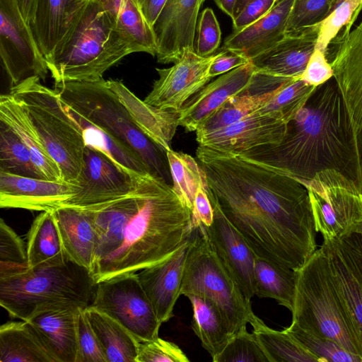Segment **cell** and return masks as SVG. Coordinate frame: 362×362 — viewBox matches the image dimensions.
Instances as JSON below:
<instances>
[{
  "label": "cell",
  "mask_w": 362,
  "mask_h": 362,
  "mask_svg": "<svg viewBox=\"0 0 362 362\" xmlns=\"http://www.w3.org/2000/svg\"><path fill=\"white\" fill-rule=\"evenodd\" d=\"M208 194L254 253L297 271L316 249L304 182L239 153L199 146Z\"/></svg>",
  "instance_id": "cell-1"
},
{
  "label": "cell",
  "mask_w": 362,
  "mask_h": 362,
  "mask_svg": "<svg viewBox=\"0 0 362 362\" xmlns=\"http://www.w3.org/2000/svg\"><path fill=\"white\" fill-rule=\"evenodd\" d=\"M302 182L334 170L357 185L359 167L351 119L334 77L315 88L277 145L240 153Z\"/></svg>",
  "instance_id": "cell-2"
},
{
  "label": "cell",
  "mask_w": 362,
  "mask_h": 362,
  "mask_svg": "<svg viewBox=\"0 0 362 362\" xmlns=\"http://www.w3.org/2000/svg\"><path fill=\"white\" fill-rule=\"evenodd\" d=\"M130 198L118 246L90 272L95 284L165 259L195 230L192 211L164 180L150 173L138 175Z\"/></svg>",
  "instance_id": "cell-3"
},
{
  "label": "cell",
  "mask_w": 362,
  "mask_h": 362,
  "mask_svg": "<svg viewBox=\"0 0 362 362\" xmlns=\"http://www.w3.org/2000/svg\"><path fill=\"white\" fill-rule=\"evenodd\" d=\"M134 52L99 0H88L47 66L54 83L92 82L102 79L107 69Z\"/></svg>",
  "instance_id": "cell-4"
},
{
  "label": "cell",
  "mask_w": 362,
  "mask_h": 362,
  "mask_svg": "<svg viewBox=\"0 0 362 362\" xmlns=\"http://www.w3.org/2000/svg\"><path fill=\"white\" fill-rule=\"evenodd\" d=\"M291 313L292 322L302 329L362 358V342L322 245L296 271Z\"/></svg>",
  "instance_id": "cell-5"
},
{
  "label": "cell",
  "mask_w": 362,
  "mask_h": 362,
  "mask_svg": "<svg viewBox=\"0 0 362 362\" xmlns=\"http://www.w3.org/2000/svg\"><path fill=\"white\" fill-rule=\"evenodd\" d=\"M95 285L87 269L70 261L57 267L28 268L0 277V305L11 317L28 321L52 308H86Z\"/></svg>",
  "instance_id": "cell-6"
},
{
  "label": "cell",
  "mask_w": 362,
  "mask_h": 362,
  "mask_svg": "<svg viewBox=\"0 0 362 362\" xmlns=\"http://www.w3.org/2000/svg\"><path fill=\"white\" fill-rule=\"evenodd\" d=\"M54 89L63 103L131 148L152 175L173 185L167 150L136 126L107 81L59 83Z\"/></svg>",
  "instance_id": "cell-7"
},
{
  "label": "cell",
  "mask_w": 362,
  "mask_h": 362,
  "mask_svg": "<svg viewBox=\"0 0 362 362\" xmlns=\"http://www.w3.org/2000/svg\"><path fill=\"white\" fill-rule=\"evenodd\" d=\"M33 77L9 93L18 99L50 156L58 164L62 180L74 184L83 166L86 144L82 130L69 114L58 92Z\"/></svg>",
  "instance_id": "cell-8"
},
{
  "label": "cell",
  "mask_w": 362,
  "mask_h": 362,
  "mask_svg": "<svg viewBox=\"0 0 362 362\" xmlns=\"http://www.w3.org/2000/svg\"><path fill=\"white\" fill-rule=\"evenodd\" d=\"M180 293L214 303L232 336L246 329L253 313L250 300L221 260L202 224L189 242Z\"/></svg>",
  "instance_id": "cell-9"
},
{
  "label": "cell",
  "mask_w": 362,
  "mask_h": 362,
  "mask_svg": "<svg viewBox=\"0 0 362 362\" xmlns=\"http://www.w3.org/2000/svg\"><path fill=\"white\" fill-rule=\"evenodd\" d=\"M306 185L316 232L324 239H341L362 233V191L334 170L317 173Z\"/></svg>",
  "instance_id": "cell-10"
},
{
  "label": "cell",
  "mask_w": 362,
  "mask_h": 362,
  "mask_svg": "<svg viewBox=\"0 0 362 362\" xmlns=\"http://www.w3.org/2000/svg\"><path fill=\"white\" fill-rule=\"evenodd\" d=\"M90 305L117 321L139 341L158 337L162 323L136 272L117 275L96 284Z\"/></svg>",
  "instance_id": "cell-11"
},
{
  "label": "cell",
  "mask_w": 362,
  "mask_h": 362,
  "mask_svg": "<svg viewBox=\"0 0 362 362\" xmlns=\"http://www.w3.org/2000/svg\"><path fill=\"white\" fill-rule=\"evenodd\" d=\"M0 55L11 86L33 77L44 80L46 60L15 0H0Z\"/></svg>",
  "instance_id": "cell-12"
},
{
  "label": "cell",
  "mask_w": 362,
  "mask_h": 362,
  "mask_svg": "<svg viewBox=\"0 0 362 362\" xmlns=\"http://www.w3.org/2000/svg\"><path fill=\"white\" fill-rule=\"evenodd\" d=\"M137 175L86 146L83 166L74 183L77 189L63 206L86 209L124 197L134 189Z\"/></svg>",
  "instance_id": "cell-13"
},
{
  "label": "cell",
  "mask_w": 362,
  "mask_h": 362,
  "mask_svg": "<svg viewBox=\"0 0 362 362\" xmlns=\"http://www.w3.org/2000/svg\"><path fill=\"white\" fill-rule=\"evenodd\" d=\"M214 54L201 57L187 50L174 65L156 71L158 78L144 101L156 107L178 112L211 79L209 76Z\"/></svg>",
  "instance_id": "cell-14"
},
{
  "label": "cell",
  "mask_w": 362,
  "mask_h": 362,
  "mask_svg": "<svg viewBox=\"0 0 362 362\" xmlns=\"http://www.w3.org/2000/svg\"><path fill=\"white\" fill-rule=\"evenodd\" d=\"M201 0H166L152 29L157 61L175 63L187 50L194 51L197 21Z\"/></svg>",
  "instance_id": "cell-15"
},
{
  "label": "cell",
  "mask_w": 362,
  "mask_h": 362,
  "mask_svg": "<svg viewBox=\"0 0 362 362\" xmlns=\"http://www.w3.org/2000/svg\"><path fill=\"white\" fill-rule=\"evenodd\" d=\"M332 42L336 46L329 62L356 134L362 127V21Z\"/></svg>",
  "instance_id": "cell-16"
},
{
  "label": "cell",
  "mask_w": 362,
  "mask_h": 362,
  "mask_svg": "<svg viewBox=\"0 0 362 362\" xmlns=\"http://www.w3.org/2000/svg\"><path fill=\"white\" fill-rule=\"evenodd\" d=\"M287 124L255 112L232 124L197 136L196 139L199 146L240 153L279 144L286 133Z\"/></svg>",
  "instance_id": "cell-17"
},
{
  "label": "cell",
  "mask_w": 362,
  "mask_h": 362,
  "mask_svg": "<svg viewBox=\"0 0 362 362\" xmlns=\"http://www.w3.org/2000/svg\"><path fill=\"white\" fill-rule=\"evenodd\" d=\"M76 189V185L64 180L30 177L0 171L1 208L52 211L63 206Z\"/></svg>",
  "instance_id": "cell-18"
},
{
  "label": "cell",
  "mask_w": 362,
  "mask_h": 362,
  "mask_svg": "<svg viewBox=\"0 0 362 362\" xmlns=\"http://www.w3.org/2000/svg\"><path fill=\"white\" fill-rule=\"evenodd\" d=\"M209 197L214 212L211 226H204L209 238L244 296L251 300L255 296L254 267L256 255L242 235L224 216L215 200Z\"/></svg>",
  "instance_id": "cell-19"
},
{
  "label": "cell",
  "mask_w": 362,
  "mask_h": 362,
  "mask_svg": "<svg viewBox=\"0 0 362 362\" xmlns=\"http://www.w3.org/2000/svg\"><path fill=\"white\" fill-rule=\"evenodd\" d=\"M256 71L250 61L206 84L178 111L179 125L187 131H196L226 100L247 92Z\"/></svg>",
  "instance_id": "cell-20"
},
{
  "label": "cell",
  "mask_w": 362,
  "mask_h": 362,
  "mask_svg": "<svg viewBox=\"0 0 362 362\" xmlns=\"http://www.w3.org/2000/svg\"><path fill=\"white\" fill-rule=\"evenodd\" d=\"M190 240L165 259L137 273L140 284L161 323L173 317L175 305L181 295Z\"/></svg>",
  "instance_id": "cell-21"
},
{
  "label": "cell",
  "mask_w": 362,
  "mask_h": 362,
  "mask_svg": "<svg viewBox=\"0 0 362 362\" xmlns=\"http://www.w3.org/2000/svg\"><path fill=\"white\" fill-rule=\"evenodd\" d=\"M315 25L284 37L250 61L257 71L281 78L300 79L316 45Z\"/></svg>",
  "instance_id": "cell-22"
},
{
  "label": "cell",
  "mask_w": 362,
  "mask_h": 362,
  "mask_svg": "<svg viewBox=\"0 0 362 362\" xmlns=\"http://www.w3.org/2000/svg\"><path fill=\"white\" fill-rule=\"evenodd\" d=\"M75 0H37L30 24L46 63L64 43L87 2Z\"/></svg>",
  "instance_id": "cell-23"
},
{
  "label": "cell",
  "mask_w": 362,
  "mask_h": 362,
  "mask_svg": "<svg viewBox=\"0 0 362 362\" xmlns=\"http://www.w3.org/2000/svg\"><path fill=\"white\" fill-rule=\"evenodd\" d=\"M81 307L64 306L42 310L28 322L56 362H76L77 315Z\"/></svg>",
  "instance_id": "cell-24"
},
{
  "label": "cell",
  "mask_w": 362,
  "mask_h": 362,
  "mask_svg": "<svg viewBox=\"0 0 362 362\" xmlns=\"http://www.w3.org/2000/svg\"><path fill=\"white\" fill-rule=\"evenodd\" d=\"M293 1H279L262 18L238 32H233L221 49L235 51L250 60L268 49L284 37Z\"/></svg>",
  "instance_id": "cell-25"
},
{
  "label": "cell",
  "mask_w": 362,
  "mask_h": 362,
  "mask_svg": "<svg viewBox=\"0 0 362 362\" xmlns=\"http://www.w3.org/2000/svg\"><path fill=\"white\" fill-rule=\"evenodd\" d=\"M53 211L67 260L90 272L97 242L90 216L85 209L68 206Z\"/></svg>",
  "instance_id": "cell-26"
},
{
  "label": "cell",
  "mask_w": 362,
  "mask_h": 362,
  "mask_svg": "<svg viewBox=\"0 0 362 362\" xmlns=\"http://www.w3.org/2000/svg\"><path fill=\"white\" fill-rule=\"evenodd\" d=\"M128 110L136 126L150 139L165 150L171 148V141L178 124V112L163 110L139 99L120 81H107Z\"/></svg>",
  "instance_id": "cell-27"
},
{
  "label": "cell",
  "mask_w": 362,
  "mask_h": 362,
  "mask_svg": "<svg viewBox=\"0 0 362 362\" xmlns=\"http://www.w3.org/2000/svg\"><path fill=\"white\" fill-rule=\"evenodd\" d=\"M0 120L6 124L29 150L44 178L62 181L58 164L50 156L21 102L10 93L0 96Z\"/></svg>",
  "instance_id": "cell-28"
},
{
  "label": "cell",
  "mask_w": 362,
  "mask_h": 362,
  "mask_svg": "<svg viewBox=\"0 0 362 362\" xmlns=\"http://www.w3.org/2000/svg\"><path fill=\"white\" fill-rule=\"evenodd\" d=\"M25 243L28 268L57 267L68 261L53 210L33 220Z\"/></svg>",
  "instance_id": "cell-29"
},
{
  "label": "cell",
  "mask_w": 362,
  "mask_h": 362,
  "mask_svg": "<svg viewBox=\"0 0 362 362\" xmlns=\"http://www.w3.org/2000/svg\"><path fill=\"white\" fill-rule=\"evenodd\" d=\"M0 362H56L27 321L0 327Z\"/></svg>",
  "instance_id": "cell-30"
},
{
  "label": "cell",
  "mask_w": 362,
  "mask_h": 362,
  "mask_svg": "<svg viewBox=\"0 0 362 362\" xmlns=\"http://www.w3.org/2000/svg\"><path fill=\"white\" fill-rule=\"evenodd\" d=\"M85 313L107 362H136L139 341L125 327L90 305Z\"/></svg>",
  "instance_id": "cell-31"
},
{
  "label": "cell",
  "mask_w": 362,
  "mask_h": 362,
  "mask_svg": "<svg viewBox=\"0 0 362 362\" xmlns=\"http://www.w3.org/2000/svg\"><path fill=\"white\" fill-rule=\"evenodd\" d=\"M114 20L117 30L132 45L135 52L156 56L157 47L151 26L135 0H99Z\"/></svg>",
  "instance_id": "cell-32"
},
{
  "label": "cell",
  "mask_w": 362,
  "mask_h": 362,
  "mask_svg": "<svg viewBox=\"0 0 362 362\" xmlns=\"http://www.w3.org/2000/svg\"><path fill=\"white\" fill-rule=\"evenodd\" d=\"M63 105L81 129L86 146H90L99 151L132 173L138 175L150 173L145 163L131 148L87 120L64 103Z\"/></svg>",
  "instance_id": "cell-33"
},
{
  "label": "cell",
  "mask_w": 362,
  "mask_h": 362,
  "mask_svg": "<svg viewBox=\"0 0 362 362\" xmlns=\"http://www.w3.org/2000/svg\"><path fill=\"white\" fill-rule=\"evenodd\" d=\"M192 305V327L202 346L214 359L233 337L220 310L211 300L200 296H187Z\"/></svg>",
  "instance_id": "cell-34"
},
{
  "label": "cell",
  "mask_w": 362,
  "mask_h": 362,
  "mask_svg": "<svg viewBox=\"0 0 362 362\" xmlns=\"http://www.w3.org/2000/svg\"><path fill=\"white\" fill-rule=\"evenodd\" d=\"M254 277L255 296L273 298L292 312L296 295V271L256 255Z\"/></svg>",
  "instance_id": "cell-35"
},
{
  "label": "cell",
  "mask_w": 362,
  "mask_h": 362,
  "mask_svg": "<svg viewBox=\"0 0 362 362\" xmlns=\"http://www.w3.org/2000/svg\"><path fill=\"white\" fill-rule=\"evenodd\" d=\"M249 324L265 351L269 362H320L319 359L294 339L285 329H273L254 313Z\"/></svg>",
  "instance_id": "cell-36"
},
{
  "label": "cell",
  "mask_w": 362,
  "mask_h": 362,
  "mask_svg": "<svg viewBox=\"0 0 362 362\" xmlns=\"http://www.w3.org/2000/svg\"><path fill=\"white\" fill-rule=\"evenodd\" d=\"M275 89L262 93L247 91L229 98L199 126L196 136L220 129L250 115L271 99Z\"/></svg>",
  "instance_id": "cell-37"
},
{
  "label": "cell",
  "mask_w": 362,
  "mask_h": 362,
  "mask_svg": "<svg viewBox=\"0 0 362 362\" xmlns=\"http://www.w3.org/2000/svg\"><path fill=\"white\" fill-rule=\"evenodd\" d=\"M331 268L362 342V284L329 239H324Z\"/></svg>",
  "instance_id": "cell-38"
},
{
  "label": "cell",
  "mask_w": 362,
  "mask_h": 362,
  "mask_svg": "<svg viewBox=\"0 0 362 362\" xmlns=\"http://www.w3.org/2000/svg\"><path fill=\"white\" fill-rule=\"evenodd\" d=\"M316 86L289 79L277 87L271 99L255 112L288 124L305 105Z\"/></svg>",
  "instance_id": "cell-39"
},
{
  "label": "cell",
  "mask_w": 362,
  "mask_h": 362,
  "mask_svg": "<svg viewBox=\"0 0 362 362\" xmlns=\"http://www.w3.org/2000/svg\"><path fill=\"white\" fill-rule=\"evenodd\" d=\"M173 179V189L182 202L191 210L198 187L206 182L199 163L191 156L167 150Z\"/></svg>",
  "instance_id": "cell-40"
},
{
  "label": "cell",
  "mask_w": 362,
  "mask_h": 362,
  "mask_svg": "<svg viewBox=\"0 0 362 362\" xmlns=\"http://www.w3.org/2000/svg\"><path fill=\"white\" fill-rule=\"evenodd\" d=\"M0 171L30 177L44 178L35 165L29 150L17 134L1 120Z\"/></svg>",
  "instance_id": "cell-41"
},
{
  "label": "cell",
  "mask_w": 362,
  "mask_h": 362,
  "mask_svg": "<svg viewBox=\"0 0 362 362\" xmlns=\"http://www.w3.org/2000/svg\"><path fill=\"white\" fill-rule=\"evenodd\" d=\"M362 11V0H340L317 29L315 48L327 55L328 47L341 31H349Z\"/></svg>",
  "instance_id": "cell-42"
},
{
  "label": "cell",
  "mask_w": 362,
  "mask_h": 362,
  "mask_svg": "<svg viewBox=\"0 0 362 362\" xmlns=\"http://www.w3.org/2000/svg\"><path fill=\"white\" fill-rule=\"evenodd\" d=\"M285 329L320 362H362V358L347 351L336 341L311 334L293 322Z\"/></svg>",
  "instance_id": "cell-43"
},
{
  "label": "cell",
  "mask_w": 362,
  "mask_h": 362,
  "mask_svg": "<svg viewBox=\"0 0 362 362\" xmlns=\"http://www.w3.org/2000/svg\"><path fill=\"white\" fill-rule=\"evenodd\" d=\"M340 0H294L286 35L300 33L323 21Z\"/></svg>",
  "instance_id": "cell-44"
},
{
  "label": "cell",
  "mask_w": 362,
  "mask_h": 362,
  "mask_svg": "<svg viewBox=\"0 0 362 362\" xmlns=\"http://www.w3.org/2000/svg\"><path fill=\"white\" fill-rule=\"evenodd\" d=\"M28 268L26 243L0 220V277L18 273Z\"/></svg>",
  "instance_id": "cell-45"
},
{
  "label": "cell",
  "mask_w": 362,
  "mask_h": 362,
  "mask_svg": "<svg viewBox=\"0 0 362 362\" xmlns=\"http://www.w3.org/2000/svg\"><path fill=\"white\" fill-rule=\"evenodd\" d=\"M214 362H269V360L254 333L247 328L241 330L228 342Z\"/></svg>",
  "instance_id": "cell-46"
},
{
  "label": "cell",
  "mask_w": 362,
  "mask_h": 362,
  "mask_svg": "<svg viewBox=\"0 0 362 362\" xmlns=\"http://www.w3.org/2000/svg\"><path fill=\"white\" fill-rule=\"evenodd\" d=\"M77 345L76 362H107L100 341L83 308H79L77 315Z\"/></svg>",
  "instance_id": "cell-47"
},
{
  "label": "cell",
  "mask_w": 362,
  "mask_h": 362,
  "mask_svg": "<svg viewBox=\"0 0 362 362\" xmlns=\"http://www.w3.org/2000/svg\"><path fill=\"white\" fill-rule=\"evenodd\" d=\"M197 29L195 53L201 57L214 54L221 43V31L216 16L211 8L202 11Z\"/></svg>",
  "instance_id": "cell-48"
},
{
  "label": "cell",
  "mask_w": 362,
  "mask_h": 362,
  "mask_svg": "<svg viewBox=\"0 0 362 362\" xmlns=\"http://www.w3.org/2000/svg\"><path fill=\"white\" fill-rule=\"evenodd\" d=\"M182 350L175 344L157 337L139 341L136 362H189Z\"/></svg>",
  "instance_id": "cell-49"
},
{
  "label": "cell",
  "mask_w": 362,
  "mask_h": 362,
  "mask_svg": "<svg viewBox=\"0 0 362 362\" xmlns=\"http://www.w3.org/2000/svg\"><path fill=\"white\" fill-rule=\"evenodd\" d=\"M331 240L362 284V233H355L339 240Z\"/></svg>",
  "instance_id": "cell-50"
},
{
  "label": "cell",
  "mask_w": 362,
  "mask_h": 362,
  "mask_svg": "<svg viewBox=\"0 0 362 362\" xmlns=\"http://www.w3.org/2000/svg\"><path fill=\"white\" fill-rule=\"evenodd\" d=\"M332 77L333 70L326 54L315 48L300 79L309 85L317 86Z\"/></svg>",
  "instance_id": "cell-51"
},
{
  "label": "cell",
  "mask_w": 362,
  "mask_h": 362,
  "mask_svg": "<svg viewBox=\"0 0 362 362\" xmlns=\"http://www.w3.org/2000/svg\"><path fill=\"white\" fill-rule=\"evenodd\" d=\"M276 4L274 0H250L232 20L233 32H238L262 18Z\"/></svg>",
  "instance_id": "cell-52"
},
{
  "label": "cell",
  "mask_w": 362,
  "mask_h": 362,
  "mask_svg": "<svg viewBox=\"0 0 362 362\" xmlns=\"http://www.w3.org/2000/svg\"><path fill=\"white\" fill-rule=\"evenodd\" d=\"M207 182L202 184L197 189L192 211L193 228L196 230L201 224L209 227L214 222V212L208 194Z\"/></svg>",
  "instance_id": "cell-53"
},
{
  "label": "cell",
  "mask_w": 362,
  "mask_h": 362,
  "mask_svg": "<svg viewBox=\"0 0 362 362\" xmlns=\"http://www.w3.org/2000/svg\"><path fill=\"white\" fill-rule=\"evenodd\" d=\"M250 62L249 59L235 51L221 49L219 52L214 54L209 76L211 78L221 76Z\"/></svg>",
  "instance_id": "cell-54"
},
{
  "label": "cell",
  "mask_w": 362,
  "mask_h": 362,
  "mask_svg": "<svg viewBox=\"0 0 362 362\" xmlns=\"http://www.w3.org/2000/svg\"><path fill=\"white\" fill-rule=\"evenodd\" d=\"M148 23L153 26L166 0H135Z\"/></svg>",
  "instance_id": "cell-55"
},
{
  "label": "cell",
  "mask_w": 362,
  "mask_h": 362,
  "mask_svg": "<svg viewBox=\"0 0 362 362\" xmlns=\"http://www.w3.org/2000/svg\"><path fill=\"white\" fill-rule=\"evenodd\" d=\"M37 0H15L25 21L29 25L33 22Z\"/></svg>",
  "instance_id": "cell-56"
},
{
  "label": "cell",
  "mask_w": 362,
  "mask_h": 362,
  "mask_svg": "<svg viewBox=\"0 0 362 362\" xmlns=\"http://www.w3.org/2000/svg\"><path fill=\"white\" fill-rule=\"evenodd\" d=\"M356 141L359 167V179L358 186L362 191V127L356 134Z\"/></svg>",
  "instance_id": "cell-57"
},
{
  "label": "cell",
  "mask_w": 362,
  "mask_h": 362,
  "mask_svg": "<svg viewBox=\"0 0 362 362\" xmlns=\"http://www.w3.org/2000/svg\"><path fill=\"white\" fill-rule=\"evenodd\" d=\"M216 6L232 20L234 17V8L238 0H214Z\"/></svg>",
  "instance_id": "cell-58"
},
{
  "label": "cell",
  "mask_w": 362,
  "mask_h": 362,
  "mask_svg": "<svg viewBox=\"0 0 362 362\" xmlns=\"http://www.w3.org/2000/svg\"><path fill=\"white\" fill-rule=\"evenodd\" d=\"M250 0H238L237 1V3H236L235 8H234L233 18L241 11V10L245 6V5L247 4V3Z\"/></svg>",
  "instance_id": "cell-59"
},
{
  "label": "cell",
  "mask_w": 362,
  "mask_h": 362,
  "mask_svg": "<svg viewBox=\"0 0 362 362\" xmlns=\"http://www.w3.org/2000/svg\"><path fill=\"white\" fill-rule=\"evenodd\" d=\"M76 1H79V2H84V1H86L88 0H75Z\"/></svg>",
  "instance_id": "cell-60"
},
{
  "label": "cell",
  "mask_w": 362,
  "mask_h": 362,
  "mask_svg": "<svg viewBox=\"0 0 362 362\" xmlns=\"http://www.w3.org/2000/svg\"><path fill=\"white\" fill-rule=\"evenodd\" d=\"M206 0H201L202 4Z\"/></svg>",
  "instance_id": "cell-61"
},
{
  "label": "cell",
  "mask_w": 362,
  "mask_h": 362,
  "mask_svg": "<svg viewBox=\"0 0 362 362\" xmlns=\"http://www.w3.org/2000/svg\"><path fill=\"white\" fill-rule=\"evenodd\" d=\"M275 1V3L278 2L280 0H274Z\"/></svg>",
  "instance_id": "cell-62"
}]
</instances>
